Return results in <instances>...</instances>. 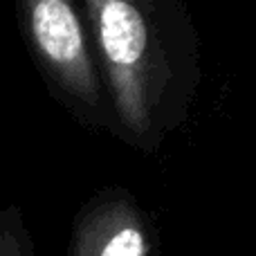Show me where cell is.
<instances>
[{"label": "cell", "mask_w": 256, "mask_h": 256, "mask_svg": "<svg viewBox=\"0 0 256 256\" xmlns=\"http://www.w3.org/2000/svg\"><path fill=\"white\" fill-rule=\"evenodd\" d=\"M0 256H34L30 234L16 207L0 214Z\"/></svg>", "instance_id": "cell-4"}, {"label": "cell", "mask_w": 256, "mask_h": 256, "mask_svg": "<svg viewBox=\"0 0 256 256\" xmlns=\"http://www.w3.org/2000/svg\"><path fill=\"white\" fill-rule=\"evenodd\" d=\"M88 9L120 120L135 135H144L153 108V40L146 18L126 0H92Z\"/></svg>", "instance_id": "cell-1"}, {"label": "cell", "mask_w": 256, "mask_h": 256, "mask_svg": "<svg viewBox=\"0 0 256 256\" xmlns=\"http://www.w3.org/2000/svg\"><path fill=\"white\" fill-rule=\"evenodd\" d=\"M72 256H150L142 214L126 198L92 204L76 222Z\"/></svg>", "instance_id": "cell-3"}, {"label": "cell", "mask_w": 256, "mask_h": 256, "mask_svg": "<svg viewBox=\"0 0 256 256\" xmlns=\"http://www.w3.org/2000/svg\"><path fill=\"white\" fill-rule=\"evenodd\" d=\"M25 9L30 38L48 72L76 102L97 108L102 104L97 74L72 4L66 0H36Z\"/></svg>", "instance_id": "cell-2"}]
</instances>
